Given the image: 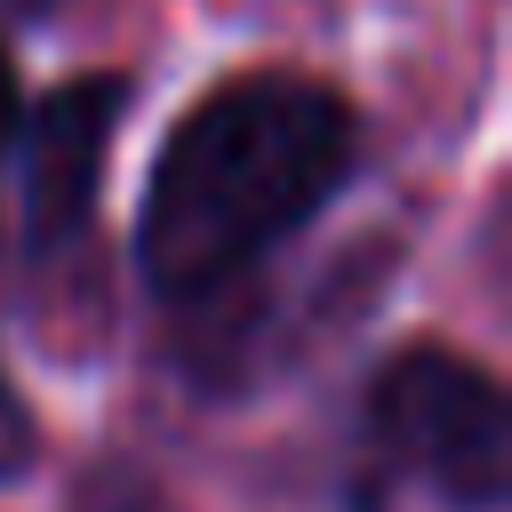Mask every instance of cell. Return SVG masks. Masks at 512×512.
<instances>
[{
    "mask_svg": "<svg viewBox=\"0 0 512 512\" xmlns=\"http://www.w3.org/2000/svg\"><path fill=\"white\" fill-rule=\"evenodd\" d=\"M360 168V112L296 64L216 80L152 152L136 200V280L160 304H216L280 256Z\"/></svg>",
    "mask_w": 512,
    "mask_h": 512,
    "instance_id": "obj_1",
    "label": "cell"
},
{
    "mask_svg": "<svg viewBox=\"0 0 512 512\" xmlns=\"http://www.w3.org/2000/svg\"><path fill=\"white\" fill-rule=\"evenodd\" d=\"M128 112V80L120 72H80L64 88H48L24 128H16V216H24V264L48 280L64 256H80L96 240V200H104V160Z\"/></svg>",
    "mask_w": 512,
    "mask_h": 512,
    "instance_id": "obj_3",
    "label": "cell"
},
{
    "mask_svg": "<svg viewBox=\"0 0 512 512\" xmlns=\"http://www.w3.org/2000/svg\"><path fill=\"white\" fill-rule=\"evenodd\" d=\"M360 424L376 464L416 472L448 512L512 504V392L488 360L416 336L368 376Z\"/></svg>",
    "mask_w": 512,
    "mask_h": 512,
    "instance_id": "obj_2",
    "label": "cell"
},
{
    "mask_svg": "<svg viewBox=\"0 0 512 512\" xmlns=\"http://www.w3.org/2000/svg\"><path fill=\"white\" fill-rule=\"evenodd\" d=\"M32 472H40V416H32V400L0 368V488H16Z\"/></svg>",
    "mask_w": 512,
    "mask_h": 512,
    "instance_id": "obj_4",
    "label": "cell"
},
{
    "mask_svg": "<svg viewBox=\"0 0 512 512\" xmlns=\"http://www.w3.org/2000/svg\"><path fill=\"white\" fill-rule=\"evenodd\" d=\"M24 128V80H16V48H8V24H0V152L16 144Z\"/></svg>",
    "mask_w": 512,
    "mask_h": 512,
    "instance_id": "obj_5",
    "label": "cell"
}]
</instances>
